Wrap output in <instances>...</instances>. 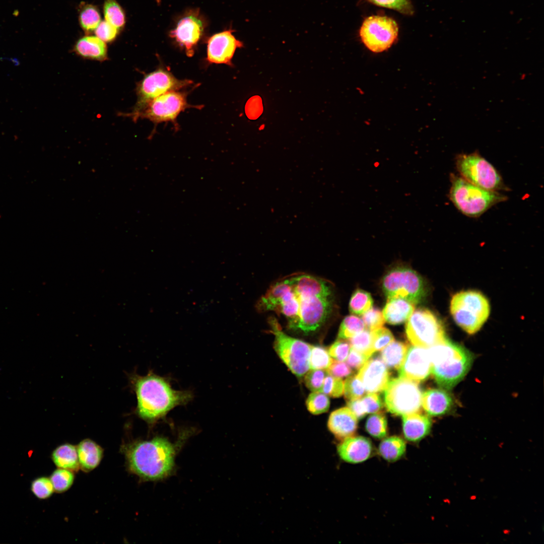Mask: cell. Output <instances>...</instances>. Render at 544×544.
Here are the masks:
<instances>
[{
	"label": "cell",
	"instance_id": "cell-1",
	"mask_svg": "<svg viewBox=\"0 0 544 544\" xmlns=\"http://www.w3.org/2000/svg\"><path fill=\"white\" fill-rule=\"evenodd\" d=\"M176 447L166 438L156 436L149 440H134L120 447L127 471L141 481H154L173 471Z\"/></svg>",
	"mask_w": 544,
	"mask_h": 544
},
{
	"label": "cell",
	"instance_id": "cell-2",
	"mask_svg": "<svg viewBox=\"0 0 544 544\" xmlns=\"http://www.w3.org/2000/svg\"><path fill=\"white\" fill-rule=\"evenodd\" d=\"M129 380L137 396V415L150 425L192 398L190 392L174 389L168 379L152 372L145 376L133 374Z\"/></svg>",
	"mask_w": 544,
	"mask_h": 544
},
{
	"label": "cell",
	"instance_id": "cell-3",
	"mask_svg": "<svg viewBox=\"0 0 544 544\" xmlns=\"http://www.w3.org/2000/svg\"><path fill=\"white\" fill-rule=\"evenodd\" d=\"M431 372L440 387L450 389L467 374L472 362L470 353L464 348L448 339L428 348Z\"/></svg>",
	"mask_w": 544,
	"mask_h": 544
},
{
	"label": "cell",
	"instance_id": "cell-4",
	"mask_svg": "<svg viewBox=\"0 0 544 544\" xmlns=\"http://www.w3.org/2000/svg\"><path fill=\"white\" fill-rule=\"evenodd\" d=\"M448 196L455 208L466 217L477 218L494 206L507 200L500 192L476 186L452 173Z\"/></svg>",
	"mask_w": 544,
	"mask_h": 544
},
{
	"label": "cell",
	"instance_id": "cell-5",
	"mask_svg": "<svg viewBox=\"0 0 544 544\" xmlns=\"http://www.w3.org/2000/svg\"><path fill=\"white\" fill-rule=\"evenodd\" d=\"M450 311L459 327L468 334H473L487 320L490 307L488 300L481 292L467 290L452 296Z\"/></svg>",
	"mask_w": 544,
	"mask_h": 544
},
{
	"label": "cell",
	"instance_id": "cell-6",
	"mask_svg": "<svg viewBox=\"0 0 544 544\" xmlns=\"http://www.w3.org/2000/svg\"><path fill=\"white\" fill-rule=\"evenodd\" d=\"M455 165L460 176L476 186L498 192L509 190L496 168L477 151L457 155Z\"/></svg>",
	"mask_w": 544,
	"mask_h": 544
},
{
	"label": "cell",
	"instance_id": "cell-7",
	"mask_svg": "<svg viewBox=\"0 0 544 544\" xmlns=\"http://www.w3.org/2000/svg\"><path fill=\"white\" fill-rule=\"evenodd\" d=\"M271 331L275 336L274 348L279 357L291 371L301 377L309 370L311 345L284 332L277 321L271 318Z\"/></svg>",
	"mask_w": 544,
	"mask_h": 544
},
{
	"label": "cell",
	"instance_id": "cell-8",
	"mask_svg": "<svg viewBox=\"0 0 544 544\" xmlns=\"http://www.w3.org/2000/svg\"><path fill=\"white\" fill-rule=\"evenodd\" d=\"M422 399L418 382L403 377L389 380L384 390L385 405L388 411L396 416L420 412Z\"/></svg>",
	"mask_w": 544,
	"mask_h": 544
},
{
	"label": "cell",
	"instance_id": "cell-9",
	"mask_svg": "<svg viewBox=\"0 0 544 544\" xmlns=\"http://www.w3.org/2000/svg\"><path fill=\"white\" fill-rule=\"evenodd\" d=\"M405 333L412 345L425 348L447 339L442 322L433 312L426 309L414 311L406 322Z\"/></svg>",
	"mask_w": 544,
	"mask_h": 544
},
{
	"label": "cell",
	"instance_id": "cell-10",
	"mask_svg": "<svg viewBox=\"0 0 544 544\" xmlns=\"http://www.w3.org/2000/svg\"><path fill=\"white\" fill-rule=\"evenodd\" d=\"M382 288L388 299L400 298L414 304L421 302L426 295L422 278L414 270L405 267L389 271L383 278Z\"/></svg>",
	"mask_w": 544,
	"mask_h": 544
},
{
	"label": "cell",
	"instance_id": "cell-11",
	"mask_svg": "<svg viewBox=\"0 0 544 544\" xmlns=\"http://www.w3.org/2000/svg\"><path fill=\"white\" fill-rule=\"evenodd\" d=\"M207 27L208 22L200 10L189 9L178 17L174 28L169 31V36L191 57Z\"/></svg>",
	"mask_w": 544,
	"mask_h": 544
},
{
	"label": "cell",
	"instance_id": "cell-12",
	"mask_svg": "<svg viewBox=\"0 0 544 544\" xmlns=\"http://www.w3.org/2000/svg\"><path fill=\"white\" fill-rule=\"evenodd\" d=\"M398 27L396 21L384 16H371L366 18L360 28L362 41L370 51L381 52L389 48L396 40Z\"/></svg>",
	"mask_w": 544,
	"mask_h": 544
},
{
	"label": "cell",
	"instance_id": "cell-13",
	"mask_svg": "<svg viewBox=\"0 0 544 544\" xmlns=\"http://www.w3.org/2000/svg\"><path fill=\"white\" fill-rule=\"evenodd\" d=\"M192 83L190 80H180L171 73L159 69L146 76L137 85V104L134 113L141 110L148 103L158 96L171 91H177Z\"/></svg>",
	"mask_w": 544,
	"mask_h": 544
},
{
	"label": "cell",
	"instance_id": "cell-14",
	"mask_svg": "<svg viewBox=\"0 0 544 544\" xmlns=\"http://www.w3.org/2000/svg\"><path fill=\"white\" fill-rule=\"evenodd\" d=\"M189 107L185 93L171 91L153 99L139 111L128 115L134 121L141 117L157 123L173 121L181 111Z\"/></svg>",
	"mask_w": 544,
	"mask_h": 544
},
{
	"label": "cell",
	"instance_id": "cell-15",
	"mask_svg": "<svg viewBox=\"0 0 544 544\" xmlns=\"http://www.w3.org/2000/svg\"><path fill=\"white\" fill-rule=\"evenodd\" d=\"M297 297L299 303V313L296 322L291 328L306 333L314 331L322 325L330 312L331 296Z\"/></svg>",
	"mask_w": 544,
	"mask_h": 544
},
{
	"label": "cell",
	"instance_id": "cell-16",
	"mask_svg": "<svg viewBox=\"0 0 544 544\" xmlns=\"http://www.w3.org/2000/svg\"><path fill=\"white\" fill-rule=\"evenodd\" d=\"M232 28L215 33L207 39V60L213 63L231 65V60L237 48L243 46L237 39Z\"/></svg>",
	"mask_w": 544,
	"mask_h": 544
},
{
	"label": "cell",
	"instance_id": "cell-17",
	"mask_svg": "<svg viewBox=\"0 0 544 544\" xmlns=\"http://www.w3.org/2000/svg\"><path fill=\"white\" fill-rule=\"evenodd\" d=\"M432 363L428 349L420 347L409 348L404 360L398 369L399 376L417 382L428 378Z\"/></svg>",
	"mask_w": 544,
	"mask_h": 544
},
{
	"label": "cell",
	"instance_id": "cell-18",
	"mask_svg": "<svg viewBox=\"0 0 544 544\" xmlns=\"http://www.w3.org/2000/svg\"><path fill=\"white\" fill-rule=\"evenodd\" d=\"M357 376L369 393L381 392L390 380V373L386 365L378 358L367 360L359 369Z\"/></svg>",
	"mask_w": 544,
	"mask_h": 544
},
{
	"label": "cell",
	"instance_id": "cell-19",
	"mask_svg": "<svg viewBox=\"0 0 544 544\" xmlns=\"http://www.w3.org/2000/svg\"><path fill=\"white\" fill-rule=\"evenodd\" d=\"M340 458L350 463L363 462L371 457L372 444L367 438L352 436L342 440L337 446Z\"/></svg>",
	"mask_w": 544,
	"mask_h": 544
},
{
	"label": "cell",
	"instance_id": "cell-20",
	"mask_svg": "<svg viewBox=\"0 0 544 544\" xmlns=\"http://www.w3.org/2000/svg\"><path fill=\"white\" fill-rule=\"evenodd\" d=\"M296 296H331V288L325 281L314 276L301 274L287 279Z\"/></svg>",
	"mask_w": 544,
	"mask_h": 544
},
{
	"label": "cell",
	"instance_id": "cell-21",
	"mask_svg": "<svg viewBox=\"0 0 544 544\" xmlns=\"http://www.w3.org/2000/svg\"><path fill=\"white\" fill-rule=\"evenodd\" d=\"M327 427L336 438L342 440L356 433L358 419L348 407H341L330 414Z\"/></svg>",
	"mask_w": 544,
	"mask_h": 544
},
{
	"label": "cell",
	"instance_id": "cell-22",
	"mask_svg": "<svg viewBox=\"0 0 544 544\" xmlns=\"http://www.w3.org/2000/svg\"><path fill=\"white\" fill-rule=\"evenodd\" d=\"M402 416L403 433L407 440L417 442L430 433L432 421L428 416L420 412Z\"/></svg>",
	"mask_w": 544,
	"mask_h": 544
},
{
	"label": "cell",
	"instance_id": "cell-23",
	"mask_svg": "<svg viewBox=\"0 0 544 544\" xmlns=\"http://www.w3.org/2000/svg\"><path fill=\"white\" fill-rule=\"evenodd\" d=\"M453 400L447 391L440 389H430L422 394V404L430 416H439L448 413L453 407Z\"/></svg>",
	"mask_w": 544,
	"mask_h": 544
},
{
	"label": "cell",
	"instance_id": "cell-24",
	"mask_svg": "<svg viewBox=\"0 0 544 544\" xmlns=\"http://www.w3.org/2000/svg\"><path fill=\"white\" fill-rule=\"evenodd\" d=\"M74 51L85 59L104 61L108 59L105 42L95 36L86 34L80 38L74 46Z\"/></svg>",
	"mask_w": 544,
	"mask_h": 544
},
{
	"label": "cell",
	"instance_id": "cell-25",
	"mask_svg": "<svg viewBox=\"0 0 544 544\" xmlns=\"http://www.w3.org/2000/svg\"><path fill=\"white\" fill-rule=\"evenodd\" d=\"M295 296V293L287 279L279 282L271 286L259 302V307L263 310H278Z\"/></svg>",
	"mask_w": 544,
	"mask_h": 544
},
{
	"label": "cell",
	"instance_id": "cell-26",
	"mask_svg": "<svg viewBox=\"0 0 544 544\" xmlns=\"http://www.w3.org/2000/svg\"><path fill=\"white\" fill-rule=\"evenodd\" d=\"M80 469L89 472L100 464L104 456V449L90 439L82 440L76 446Z\"/></svg>",
	"mask_w": 544,
	"mask_h": 544
},
{
	"label": "cell",
	"instance_id": "cell-27",
	"mask_svg": "<svg viewBox=\"0 0 544 544\" xmlns=\"http://www.w3.org/2000/svg\"><path fill=\"white\" fill-rule=\"evenodd\" d=\"M414 305L400 298L388 299L382 311L385 320L393 325L402 323L414 312Z\"/></svg>",
	"mask_w": 544,
	"mask_h": 544
},
{
	"label": "cell",
	"instance_id": "cell-28",
	"mask_svg": "<svg viewBox=\"0 0 544 544\" xmlns=\"http://www.w3.org/2000/svg\"><path fill=\"white\" fill-rule=\"evenodd\" d=\"M51 459L57 468L78 472L80 465L76 446L64 443L56 447L52 452Z\"/></svg>",
	"mask_w": 544,
	"mask_h": 544
},
{
	"label": "cell",
	"instance_id": "cell-29",
	"mask_svg": "<svg viewBox=\"0 0 544 544\" xmlns=\"http://www.w3.org/2000/svg\"><path fill=\"white\" fill-rule=\"evenodd\" d=\"M405 451V441L397 436L383 438L378 447L379 455L390 462H395L401 458Z\"/></svg>",
	"mask_w": 544,
	"mask_h": 544
},
{
	"label": "cell",
	"instance_id": "cell-30",
	"mask_svg": "<svg viewBox=\"0 0 544 544\" xmlns=\"http://www.w3.org/2000/svg\"><path fill=\"white\" fill-rule=\"evenodd\" d=\"M408 349L407 344L393 341L382 350L381 360L388 367L398 370L404 360Z\"/></svg>",
	"mask_w": 544,
	"mask_h": 544
},
{
	"label": "cell",
	"instance_id": "cell-31",
	"mask_svg": "<svg viewBox=\"0 0 544 544\" xmlns=\"http://www.w3.org/2000/svg\"><path fill=\"white\" fill-rule=\"evenodd\" d=\"M79 22L86 34L94 31L101 22L100 11L97 6L82 3L79 8Z\"/></svg>",
	"mask_w": 544,
	"mask_h": 544
},
{
	"label": "cell",
	"instance_id": "cell-32",
	"mask_svg": "<svg viewBox=\"0 0 544 544\" xmlns=\"http://www.w3.org/2000/svg\"><path fill=\"white\" fill-rule=\"evenodd\" d=\"M103 9L105 21L120 31L124 28L126 23L125 14L116 0H104Z\"/></svg>",
	"mask_w": 544,
	"mask_h": 544
},
{
	"label": "cell",
	"instance_id": "cell-33",
	"mask_svg": "<svg viewBox=\"0 0 544 544\" xmlns=\"http://www.w3.org/2000/svg\"><path fill=\"white\" fill-rule=\"evenodd\" d=\"M373 335L372 330L364 329L349 338L352 349L365 355L368 358L374 353L373 348Z\"/></svg>",
	"mask_w": 544,
	"mask_h": 544
},
{
	"label": "cell",
	"instance_id": "cell-34",
	"mask_svg": "<svg viewBox=\"0 0 544 544\" xmlns=\"http://www.w3.org/2000/svg\"><path fill=\"white\" fill-rule=\"evenodd\" d=\"M365 429L373 437L383 439L387 435V422L385 415L382 413L377 412L370 415L367 419Z\"/></svg>",
	"mask_w": 544,
	"mask_h": 544
},
{
	"label": "cell",
	"instance_id": "cell-35",
	"mask_svg": "<svg viewBox=\"0 0 544 544\" xmlns=\"http://www.w3.org/2000/svg\"><path fill=\"white\" fill-rule=\"evenodd\" d=\"M52 484L54 492L62 493L69 490L74 484L75 472L62 468H57L51 474L49 477Z\"/></svg>",
	"mask_w": 544,
	"mask_h": 544
},
{
	"label": "cell",
	"instance_id": "cell-36",
	"mask_svg": "<svg viewBox=\"0 0 544 544\" xmlns=\"http://www.w3.org/2000/svg\"><path fill=\"white\" fill-rule=\"evenodd\" d=\"M373 304V299L369 293L358 289L351 298L349 309L353 314L361 315L372 308Z\"/></svg>",
	"mask_w": 544,
	"mask_h": 544
},
{
	"label": "cell",
	"instance_id": "cell-37",
	"mask_svg": "<svg viewBox=\"0 0 544 544\" xmlns=\"http://www.w3.org/2000/svg\"><path fill=\"white\" fill-rule=\"evenodd\" d=\"M365 328L362 319L355 315H349L343 320L338 331L339 339H349Z\"/></svg>",
	"mask_w": 544,
	"mask_h": 544
},
{
	"label": "cell",
	"instance_id": "cell-38",
	"mask_svg": "<svg viewBox=\"0 0 544 544\" xmlns=\"http://www.w3.org/2000/svg\"><path fill=\"white\" fill-rule=\"evenodd\" d=\"M332 361L328 352L325 348L318 346H311L309 357L310 369L326 370Z\"/></svg>",
	"mask_w": 544,
	"mask_h": 544
},
{
	"label": "cell",
	"instance_id": "cell-39",
	"mask_svg": "<svg viewBox=\"0 0 544 544\" xmlns=\"http://www.w3.org/2000/svg\"><path fill=\"white\" fill-rule=\"evenodd\" d=\"M306 404L308 410L311 414L319 415L328 410L330 401L328 396L323 392L315 391L309 395Z\"/></svg>",
	"mask_w": 544,
	"mask_h": 544
},
{
	"label": "cell",
	"instance_id": "cell-40",
	"mask_svg": "<svg viewBox=\"0 0 544 544\" xmlns=\"http://www.w3.org/2000/svg\"><path fill=\"white\" fill-rule=\"evenodd\" d=\"M379 7L392 9L408 16L413 15L414 8L410 0H364Z\"/></svg>",
	"mask_w": 544,
	"mask_h": 544
},
{
	"label": "cell",
	"instance_id": "cell-41",
	"mask_svg": "<svg viewBox=\"0 0 544 544\" xmlns=\"http://www.w3.org/2000/svg\"><path fill=\"white\" fill-rule=\"evenodd\" d=\"M31 490L37 498L41 500L49 498L54 492L50 478L46 477L34 479L31 484Z\"/></svg>",
	"mask_w": 544,
	"mask_h": 544
},
{
	"label": "cell",
	"instance_id": "cell-42",
	"mask_svg": "<svg viewBox=\"0 0 544 544\" xmlns=\"http://www.w3.org/2000/svg\"><path fill=\"white\" fill-rule=\"evenodd\" d=\"M365 392L366 390L357 375L349 376L345 380L344 394L348 401L359 399Z\"/></svg>",
	"mask_w": 544,
	"mask_h": 544
},
{
	"label": "cell",
	"instance_id": "cell-43",
	"mask_svg": "<svg viewBox=\"0 0 544 544\" xmlns=\"http://www.w3.org/2000/svg\"><path fill=\"white\" fill-rule=\"evenodd\" d=\"M344 391L343 380L328 374L324 379L321 392L332 397H339L344 394Z\"/></svg>",
	"mask_w": 544,
	"mask_h": 544
},
{
	"label": "cell",
	"instance_id": "cell-44",
	"mask_svg": "<svg viewBox=\"0 0 544 544\" xmlns=\"http://www.w3.org/2000/svg\"><path fill=\"white\" fill-rule=\"evenodd\" d=\"M327 371L322 369H311L305 376L304 382L306 387L312 392H321L323 383Z\"/></svg>",
	"mask_w": 544,
	"mask_h": 544
},
{
	"label": "cell",
	"instance_id": "cell-45",
	"mask_svg": "<svg viewBox=\"0 0 544 544\" xmlns=\"http://www.w3.org/2000/svg\"><path fill=\"white\" fill-rule=\"evenodd\" d=\"M362 320L365 326L370 330L382 327L385 321L382 313L375 308H371L363 314Z\"/></svg>",
	"mask_w": 544,
	"mask_h": 544
},
{
	"label": "cell",
	"instance_id": "cell-46",
	"mask_svg": "<svg viewBox=\"0 0 544 544\" xmlns=\"http://www.w3.org/2000/svg\"><path fill=\"white\" fill-rule=\"evenodd\" d=\"M373 335V348L374 352L382 350L394 341L390 331L385 327H380L372 330Z\"/></svg>",
	"mask_w": 544,
	"mask_h": 544
},
{
	"label": "cell",
	"instance_id": "cell-47",
	"mask_svg": "<svg viewBox=\"0 0 544 544\" xmlns=\"http://www.w3.org/2000/svg\"><path fill=\"white\" fill-rule=\"evenodd\" d=\"M96 36L105 43L114 41L120 31L106 21H101L94 31Z\"/></svg>",
	"mask_w": 544,
	"mask_h": 544
},
{
	"label": "cell",
	"instance_id": "cell-48",
	"mask_svg": "<svg viewBox=\"0 0 544 544\" xmlns=\"http://www.w3.org/2000/svg\"><path fill=\"white\" fill-rule=\"evenodd\" d=\"M351 346L349 342L339 339L335 341L329 348V355L336 361H345L346 360Z\"/></svg>",
	"mask_w": 544,
	"mask_h": 544
},
{
	"label": "cell",
	"instance_id": "cell-49",
	"mask_svg": "<svg viewBox=\"0 0 544 544\" xmlns=\"http://www.w3.org/2000/svg\"><path fill=\"white\" fill-rule=\"evenodd\" d=\"M361 399L367 414L379 412L383 407L382 401L377 393H369Z\"/></svg>",
	"mask_w": 544,
	"mask_h": 544
},
{
	"label": "cell",
	"instance_id": "cell-50",
	"mask_svg": "<svg viewBox=\"0 0 544 544\" xmlns=\"http://www.w3.org/2000/svg\"><path fill=\"white\" fill-rule=\"evenodd\" d=\"M328 374L333 376L343 378L349 376L352 370L347 364L342 361H332L327 369Z\"/></svg>",
	"mask_w": 544,
	"mask_h": 544
},
{
	"label": "cell",
	"instance_id": "cell-51",
	"mask_svg": "<svg viewBox=\"0 0 544 544\" xmlns=\"http://www.w3.org/2000/svg\"><path fill=\"white\" fill-rule=\"evenodd\" d=\"M368 359L365 355L352 348L346 361L350 367L357 370L360 369Z\"/></svg>",
	"mask_w": 544,
	"mask_h": 544
},
{
	"label": "cell",
	"instance_id": "cell-52",
	"mask_svg": "<svg viewBox=\"0 0 544 544\" xmlns=\"http://www.w3.org/2000/svg\"><path fill=\"white\" fill-rule=\"evenodd\" d=\"M347 405L358 420L363 419L367 414L362 399L360 398L348 400Z\"/></svg>",
	"mask_w": 544,
	"mask_h": 544
}]
</instances>
